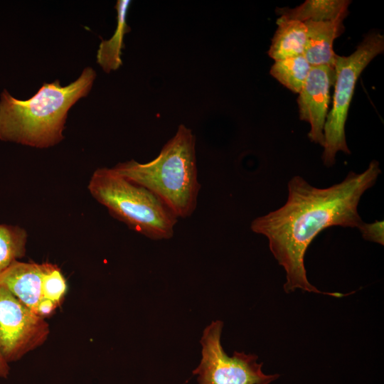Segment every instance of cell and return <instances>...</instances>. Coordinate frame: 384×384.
Segmentation results:
<instances>
[{"instance_id": "1", "label": "cell", "mask_w": 384, "mask_h": 384, "mask_svg": "<svg viewBox=\"0 0 384 384\" xmlns=\"http://www.w3.org/2000/svg\"><path fill=\"white\" fill-rule=\"evenodd\" d=\"M381 170L373 160L361 173L350 171L338 183L321 188L300 176L288 182L286 203L250 223L252 232L264 235L270 250L286 273L284 290L296 289L341 297L337 292H322L308 280L306 252L314 239L333 226L359 229L364 223L358 211L363 194L376 182Z\"/></svg>"}, {"instance_id": "2", "label": "cell", "mask_w": 384, "mask_h": 384, "mask_svg": "<svg viewBox=\"0 0 384 384\" xmlns=\"http://www.w3.org/2000/svg\"><path fill=\"white\" fill-rule=\"evenodd\" d=\"M96 73L85 68L66 86L56 80L45 82L29 99L18 100L6 89L0 95V140L36 148H48L64 136L69 110L92 89Z\"/></svg>"}, {"instance_id": "3", "label": "cell", "mask_w": 384, "mask_h": 384, "mask_svg": "<svg viewBox=\"0 0 384 384\" xmlns=\"http://www.w3.org/2000/svg\"><path fill=\"white\" fill-rule=\"evenodd\" d=\"M113 169L128 180L151 191L177 218L191 216L196 208L201 184L198 180L196 138L180 124L159 155L147 163H118Z\"/></svg>"}, {"instance_id": "4", "label": "cell", "mask_w": 384, "mask_h": 384, "mask_svg": "<svg viewBox=\"0 0 384 384\" xmlns=\"http://www.w3.org/2000/svg\"><path fill=\"white\" fill-rule=\"evenodd\" d=\"M88 190L110 214L131 230L152 240L172 238L178 218L147 188L124 178L113 168H98Z\"/></svg>"}, {"instance_id": "5", "label": "cell", "mask_w": 384, "mask_h": 384, "mask_svg": "<svg viewBox=\"0 0 384 384\" xmlns=\"http://www.w3.org/2000/svg\"><path fill=\"white\" fill-rule=\"evenodd\" d=\"M384 50V37L378 32L369 33L348 56L336 55L332 107L324 128L322 161L329 167L334 164L338 151L351 153L346 140L345 124L356 83L368 63Z\"/></svg>"}, {"instance_id": "6", "label": "cell", "mask_w": 384, "mask_h": 384, "mask_svg": "<svg viewBox=\"0 0 384 384\" xmlns=\"http://www.w3.org/2000/svg\"><path fill=\"white\" fill-rule=\"evenodd\" d=\"M223 327V321L216 320L203 330L201 360L193 370L198 384H270L279 377L264 373L256 355L234 351L228 356L220 342Z\"/></svg>"}, {"instance_id": "7", "label": "cell", "mask_w": 384, "mask_h": 384, "mask_svg": "<svg viewBox=\"0 0 384 384\" xmlns=\"http://www.w3.org/2000/svg\"><path fill=\"white\" fill-rule=\"evenodd\" d=\"M50 335L46 319L0 285V354L9 364L45 343Z\"/></svg>"}, {"instance_id": "8", "label": "cell", "mask_w": 384, "mask_h": 384, "mask_svg": "<svg viewBox=\"0 0 384 384\" xmlns=\"http://www.w3.org/2000/svg\"><path fill=\"white\" fill-rule=\"evenodd\" d=\"M335 80L334 68L311 66L301 89L297 103L299 118L310 124V140L324 146V128L330 103V89Z\"/></svg>"}, {"instance_id": "9", "label": "cell", "mask_w": 384, "mask_h": 384, "mask_svg": "<svg viewBox=\"0 0 384 384\" xmlns=\"http://www.w3.org/2000/svg\"><path fill=\"white\" fill-rule=\"evenodd\" d=\"M46 266L47 262L16 261L0 275V285L36 313L43 299L42 278Z\"/></svg>"}, {"instance_id": "10", "label": "cell", "mask_w": 384, "mask_h": 384, "mask_svg": "<svg viewBox=\"0 0 384 384\" xmlns=\"http://www.w3.org/2000/svg\"><path fill=\"white\" fill-rule=\"evenodd\" d=\"M343 18L332 21L304 22L307 28L303 55L311 66L326 65L334 68L336 54L333 50L334 40L343 31Z\"/></svg>"}, {"instance_id": "11", "label": "cell", "mask_w": 384, "mask_h": 384, "mask_svg": "<svg viewBox=\"0 0 384 384\" xmlns=\"http://www.w3.org/2000/svg\"><path fill=\"white\" fill-rule=\"evenodd\" d=\"M268 55L275 60L302 55L307 28L304 22L279 17Z\"/></svg>"}, {"instance_id": "12", "label": "cell", "mask_w": 384, "mask_h": 384, "mask_svg": "<svg viewBox=\"0 0 384 384\" xmlns=\"http://www.w3.org/2000/svg\"><path fill=\"white\" fill-rule=\"evenodd\" d=\"M350 3L347 0H306L294 9L278 8L276 11L280 17L302 22L332 21L346 17Z\"/></svg>"}, {"instance_id": "13", "label": "cell", "mask_w": 384, "mask_h": 384, "mask_svg": "<svg viewBox=\"0 0 384 384\" xmlns=\"http://www.w3.org/2000/svg\"><path fill=\"white\" fill-rule=\"evenodd\" d=\"M131 1L119 0L115 9L117 12V25L112 36L102 41L97 52V62L102 70L109 73L117 70L122 64L121 55L124 47V36L131 31L127 24L126 17Z\"/></svg>"}, {"instance_id": "14", "label": "cell", "mask_w": 384, "mask_h": 384, "mask_svg": "<svg viewBox=\"0 0 384 384\" xmlns=\"http://www.w3.org/2000/svg\"><path fill=\"white\" fill-rule=\"evenodd\" d=\"M28 235L18 225L0 224V275L26 252Z\"/></svg>"}, {"instance_id": "15", "label": "cell", "mask_w": 384, "mask_h": 384, "mask_svg": "<svg viewBox=\"0 0 384 384\" xmlns=\"http://www.w3.org/2000/svg\"><path fill=\"white\" fill-rule=\"evenodd\" d=\"M311 67L302 55L275 60L270 74L292 92L299 93Z\"/></svg>"}, {"instance_id": "16", "label": "cell", "mask_w": 384, "mask_h": 384, "mask_svg": "<svg viewBox=\"0 0 384 384\" xmlns=\"http://www.w3.org/2000/svg\"><path fill=\"white\" fill-rule=\"evenodd\" d=\"M67 282L60 269L47 262L42 278L43 299H49L60 306L67 292Z\"/></svg>"}, {"instance_id": "17", "label": "cell", "mask_w": 384, "mask_h": 384, "mask_svg": "<svg viewBox=\"0 0 384 384\" xmlns=\"http://www.w3.org/2000/svg\"><path fill=\"white\" fill-rule=\"evenodd\" d=\"M358 230L365 240L382 245H383L384 232L383 220H376L371 223H366L364 222Z\"/></svg>"}, {"instance_id": "18", "label": "cell", "mask_w": 384, "mask_h": 384, "mask_svg": "<svg viewBox=\"0 0 384 384\" xmlns=\"http://www.w3.org/2000/svg\"><path fill=\"white\" fill-rule=\"evenodd\" d=\"M58 307V306L55 302L47 299H42L37 306L36 313L46 319L51 315Z\"/></svg>"}, {"instance_id": "19", "label": "cell", "mask_w": 384, "mask_h": 384, "mask_svg": "<svg viewBox=\"0 0 384 384\" xmlns=\"http://www.w3.org/2000/svg\"><path fill=\"white\" fill-rule=\"evenodd\" d=\"M10 374L9 364L3 358L0 354V378H7Z\"/></svg>"}]
</instances>
